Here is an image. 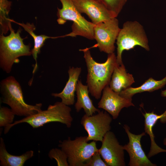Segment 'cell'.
<instances>
[{
  "instance_id": "cell-1",
  "label": "cell",
  "mask_w": 166,
  "mask_h": 166,
  "mask_svg": "<svg viewBox=\"0 0 166 166\" xmlns=\"http://www.w3.org/2000/svg\"><path fill=\"white\" fill-rule=\"evenodd\" d=\"M83 52L87 69L86 82L89 92L97 99L101 98L104 88L109 85L114 68L117 64L114 53L108 54L104 63L96 62L92 57L89 48L79 50Z\"/></svg>"
},
{
  "instance_id": "cell-2",
  "label": "cell",
  "mask_w": 166,
  "mask_h": 166,
  "mask_svg": "<svg viewBox=\"0 0 166 166\" xmlns=\"http://www.w3.org/2000/svg\"><path fill=\"white\" fill-rule=\"evenodd\" d=\"M0 86L2 102L9 106L15 115L27 117L42 110L41 103L32 105L25 102L21 86L14 77L2 80Z\"/></svg>"
},
{
  "instance_id": "cell-3",
  "label": "cell",
  "mask_w": 166,
  "mask_h": 166,
  "mask_svg": "<svg viewBox=\"0 0 166 166\" xmlns=\"http://www.w3.org/2000/svg\"><path fill=\"white\" fill-rule=\"evenodd\" d=\"M71 111V108L68 106L61 102H57L53 105H49L46 110H42L6 126L5 127L4 133H7L12 127L23 123L29 124L33 128H37L47 123L57 122L64 124L68 128H70L73 121Z\"/></svg>"
},
{
  "instance_id": "cell-4",
  "label": "cell",
  "mask_w": 166,
  "mask_h": 166,
  "mask_svg": "<svg viewBox=\"0 0 166 166\" xmlns=\"http://www.w3.org/2000/svg\"><path fill=\"white\" fill-rule=\"evenodd\" d=\"M10 30L8 36L1 34L0 36V66L7 73L11 72L13 64L18 61V57L32 55L30 45L25 44L24 39L20 36L21 29H19L15 33L11 25Z\"/></svg>"
},
{
  "instance_id": "cell-5",
  "label": "cell",
  "mask_w": 166,
  "mask_h": 166,
  "mask_svg": "<svg viewBox=\"0 0 166 166\" xmlns=\"http://www.w3.org/2000/svg\"><path fill=\"white\" fill-rule=\"evenodd\" d=\"M62 7L57 8V21L62 25L67 21L73 22L72 31L64 36L75 37L80 36L89 39L94 38V29L95 25L87 20L77 10L72 0H59Z\"/></svg>"
},
{
  "instance_id": "cell-6",
  "label": "cell",
  "mask_w": 166,
  "mask_h": 166,
  "mask_svg": "<svg viewBox=\"0 0 166 166\" xmlns=\"http://www.w3.org/2000/svg\"><path fill=\"white\" fill-rule=\"evenodd\" d=\"M117 64H123L122 54L124 50H128L139 46L147 51L150 50L148 39L143 26L138 22L127 21L123 24L117 39Z\"/></svg>"
},
{
  "instance_id": "cell-7",
  "label": "cell",
  "mask_w": 166,
  "mask_h": 166,
  "mask_svg": "<svg viewBox=\"0 0 166 166\" xmlns=\"http://www.w3.org/2000/svg\"><path fill=\"white\" fill-rule=\"evenodd\" d=\"M88 142L87 136L77 137L73 140L68 137L67 139L59 141L58 146L66 154L69 166H84L98 151L96 141Z\"/></svg>"
},
{
  "instance_id": "cell-8",
  "label": "cell",
  "mask_w": 166,
  "mask_h": 166,
  "mask_svg": "<svg viewBox=\"0 0 166 166\" xmlns=\"http://www.w3.org/2000/svg\"><path fill=\"white\" fill-rule=\"evenodd\" d=\"M121 29L116 18L101 22L95 25L94 29V38L97 47L101 52L108 54L114 53V44Z\"/></svg>"
},
{
  "instance_id": "cell-9",
  "label": "cell",
  "mask_w": 166,
  "mask_h": 166,
  "mask_svg": "<svg viewBox=\"0 0 166 166\" xmlns=\"http://www.w3.org/2000/svg\"><path fill=\"white\" fill-rule=\"evenodd\" d=\"M113 119L106 111H103L92 116L85 114L81 123L88 133V141L93 140L102 142L105 135L111 129Z\"/></svg>"
},
{
  "instance_id": "cell-10",
  "label": "cell",
  "mask_w": 166,
  "mask_h": 166,
  "mask_svg": "<svg viewBox=\"0 0 166 166\" xmlns=\"http://www.w3.org/2000/svg\"><path fill=\"white\" fill-rule=\"evenodd\" d=\"M101 142L98 152L108 166L126 165L123 146L120 144L113 132H108Z\"/></svg>"
},
{
  "instance_id": "cell-11",
  "label": "cell",
  "mask_w": 166,
  "mask_h": 166,
  "mask_svg": "<svg viewBox=\"0 0 166 166\" xmlns=\"http://www.w3.org/2000/svg\"><path fill=\"white\" fill-rule=\"evenodd\" d=\"M123 128L127 134L129 142L123 146L124 150L128 153L129 156L128 165L129 166H156L148 159L143 151L141 144L142 137L145 135L146 133L143 132L136 135L132 133L129 131L128 125L124 124Z\"/></svg>"
},
{
  "instance_id": "cell-12",
  "label": "cell",
  "mask_w": 166,
  "mask_h": 166,
  "mask_svg": "<svg viewBox=\"0 0 166 166\" xmlns=\"http://www.w3.org/2000/svg\"><path fill=\"white\" fill-rule=\"evenodd\" d=\"M76 9L81 13L86 14L96 25L113 18L116 15L108 10L99 0H72Z\"/></svg>"
},
{
  "instance_id": "cell-13",
  "label": "cell",
  "mask_w": 166,
  "mask_h": 166,
  "mask_svg": "<svg viewBox=\"0 0 166 166\" xmlns=\"http://www.w3.org/2000/svg\"><path fill=\"white\" fill-rule=\"evenodd\" d=\"M98 105L99 108L103 109L110 114L113 119L118 118L123 108L134 106L132 99L121 97L113 90L109 85L103 90L102 95Z\"/></svg>"
},
{
  "instance_id": "cell-14",
  "label": "cell",
  "mask_w": 166,
  "mask_h": 166,
  "mask_svg": "<svg viewBox=\"0 0 166 166\" xmlns=\"http://www.w3.org/2000/svg\"><path fill=\"white\" fill-rule=\"evenodd\" d=\"M81 71L80 67L70 68L68 70L69 79L64 89L61 92L53 93L52 95L61 98V102L67 105H73L75 102L74 93Z\"/></svg>"
},
{
  "instance_id": "cell-15",
  "label": "cell",
  "mask_w": 166,
  "mask_h": 166,
  "mask_svg": "<svg viewBox=\"0 0 166 166\" xmlns=\"http://www.w3.org/2000/svg\"><path fill=\"white\" fill-rule=\"evenodd\" d=\"M134 82L132 75L126 72L123 64H117L114 69L109 86L114 92L119 94L122 90L130 87Z\"/></svg>"
},
{
  "instance_id": "cell-16",
  "label": "cell",
  "mask_w": 166,
  "mask_h": 166,
  "mask_svg": "<svg viewBox=\"0 0 166 166\" xmlns=\"http://www.w3.org/2000/svg\"><path fill=\"white\" fill-rule=\"evenodd\" d=\"M76 92L77 101L75 104V107L77 112L83 109L85 114L90 116L93 115L96 112L98 113L100 111L99 109L94 106L92 100L89 96V92L88 86L83 84L81 80L78 81Z\"/></svg>"
},
{
  "instance_id": "cell-17",
  "label": "cell",
  "mask_w": 166,
  "mask_h": 166,
  "mask_svg": "<svg viewBox=\"0 0 166 166\" xmlns=\"http://www.w3.org/2000/svg\"><path fill=\"white\" fill-rule=\"evenodd\" d=\"M34 155L33 150L26 151L20 156H15L10 154L7 151L4 140L0 138V165L1 166H23L27 160Z\"/></svg>"
},
{
  "instance_id": "cell-18",
  "label": "cell",
  "mask_w": 166,
  "mask_h": 166,
  "mask_svg": "<svg viewBox=\"0 0 166 166\" xmlns=\"http://www.w3.org/2000/svg\"><path fill=\"white\" fill-rule=\"evenodd\" d=\"M166 84V76L160 80H156L151 77L140 86L136 88L130 87L121 91L119 95L124 98L132 99V97L136 94L144 92H152L162 88Z\"/></svg>"
},
{
  "instance_id": "cell-19",
  "label": "cell",
  "mask_w": 166,
  "mask_h": 166,
  "mask_svg": "<svg viewBox=\"0 0 166 166\" xmlns=\"http://www.w3.org/2000/svg\"><path fill=\"white\" fill-rule=\"evenodd\" d=\"M11 22L15 23L21 26L33 38L34 42V46L33 49L31 50L32 55L36 61V64L33 71V73L36 71L38 65L37 62V59L38 55L41 52V49L44 45L45 40L49 38H56L47 36L44 35H37L34 32L36 29L35 26L33 23H18L11 19Z\"/></svg>"
},
{
  "instance_id": "cell-20",
  "label": "cell",
  "mask_w": 166,
  "mask_h": 166,
  "mask_svg": "<svg viewBox=\"0 0 166 166\" xmlns=\"http://www.w3.org/2000/svg\"><path fill=\"white\" fill-rule=\"evenodd\" d=\"M142 114L144 118L145 132L149 136L151 142L150 148L148 157L150 158L159 153L166 152V149L160 147L155 141L152 128L156 122L148 113L145 112Z\"/></svg>"
},
{
  "instance_id": "cell-21",
  "label": "cell",
  "mask_w": 166,
  "mask_h": 166,
  "mask_svg": "<svg viewBox=\"0 0 166 166\" xmlns=\"http://www.w3.org/2000/svg\"><path fill=\"white\" fill-rule=\"evenodd\" d=\"M12 2L9 0H0V24L1 34H5L10 30L11 19L9 17Z\"/></svg>"
},
{
  "instance_id": "cell-22",
  "label": "cell",
  "mask_w": 166,
  "mask_h": 166,
  "mask_svg": "<svg viewBox=\"0 0 166 166\" xmlns=\"http://www.w3.org/2000/svg\"><path fill=\"white\" fill-rule=\"evenodd\" d=\"M49 157L51 159H54L58 166H69L67 156L65 152L61 149L53 148L49 151L48 154Z\"/></svg>"
},
{
  "instance_id": "cell-23",
  "label": "cell",
  "mask_w": 166,
  "mask_h": 166,
  "mask_svg": "<svg viewBox=\"0 0 166 166\" xmlns=\"http://www.w3.org/2000/svg\"><path fill=\"white\" fill-rule=\"evenodd\" d=\"M117 17L128 0H99Z\"/></svg>"
},
{
  "instance_id": "cell-24",
  "label": "cell",
  "mask_w": 166,
  "mask_h": 166,
  "mask_svg": "<svg viewBox=\"0 0 166 166\" xmlns=\"http://www.w3.org/2000/svg\"><path fill=\"white\" fill-rule=\"evenodd\" d=\"M15 115L11 109L1 107L0 109V127H6L13 123Z\"/></svg>"
},
{
  "instance_id": "cell-25",
  "label": "cell",
  "mask_w": 166,
  "mask_h": 166,
  "mask_svg": "<svg viewBox=\"0 0 166 166\" xmlns=\"http://www.w3.org/2000/svg\"><path fill=\"white\" fill-rule=\"evenodd\" d=\"M101 156L98 151L96 152L86 162L84 166H108Z\"/></svg>"
},
{
  "instance_id": "cell-26",
  "label": "cell",
  "mask_w": 166,
  "mask_h": 166,
  "mask_svg": "<svg viewBox=\"0 0 166 166\" xmlns=\"http://www.w3.org/2000/svg\"><path fill=\"white\" fill-rule=\"evenodd\" d=\"M163 143L165 145H166V137L164 140Z\"/></svg>"
}]
</instances>
